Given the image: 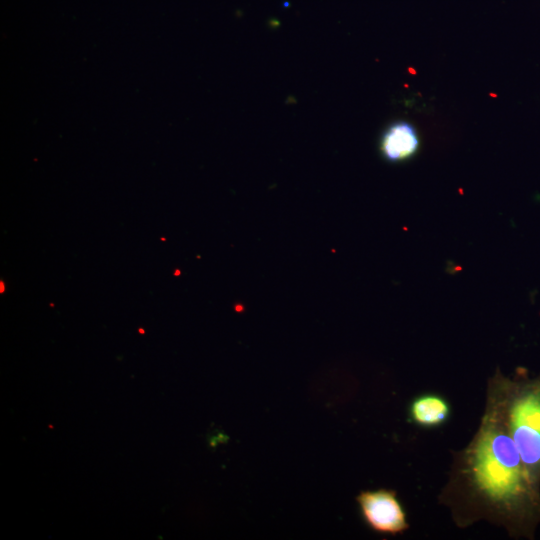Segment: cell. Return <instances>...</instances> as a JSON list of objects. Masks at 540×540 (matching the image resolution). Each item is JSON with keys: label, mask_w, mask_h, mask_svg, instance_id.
Masks as SVG:
<instances>
[{"label": "cell", "mask_w": 540, "mask_h": 540, "mask_svg": "<svg viewBox=\"0 0 540 540\" xmlns=\"http://www.w3.org/2000/svg\"><path fill=\"white\" fill-rule=\"evenodd\" d=\"M420 140L413 125L406 121L391 124L380 141L382 157L390 163H398L412 158L418 151Z\"/></svg>", "instance_id": "obj_4"}, {"label": "cell", "mask_w": 540, "mask_h": 540, "mask_svg": "<svg viewBox=\"0 0 540 540\" xmlns=\"http://www.w3.org/2000/svg\"><path fill=\"white\" fill-rule=\"evenodd\" d=\"M139 332L143 334V333H144V330H143V329H139Z\"/></svg>", "instance_id": "obj_6"}, {"label": "cell", "mask_w": 540, "mask_h": 540, "mask_svg": "<svg viewBox=\"0 0 540 540\" xmlns=\"http://www.w3.org/2000/svg\"><path fill=\"white\" fill-rule=\"evenodd\" d=\"M440 501L450 507L460 527L487 520L503 526L511 536H528L540 520V489L529 480L508 432L493 376L478 430L456 453Z\"/></svg>", "instance_id": "obj_1"}, {"label": "cell", "mask_w": 540, "mask_h": 540, "mask_svg": "<svg viewBox=\"0 0 540 540\" xmlns=\"http://www.w3.org/2000/svg\"><path fill=\"white\" fill-rule=\"evenodd\" d=\"M365 524L384 535L404 533L409 524L402 503L395 491L385 488L362 491L356 497Z\"/></svg>", "instance_id": "obj_3"}, {"label": "cell", "mask_w": 540, "mask_h": 540, "mask_svg": "<svg viewBox=\"0 0 540 540\" xmlns=\"http://www.w3.org/2000/svg\"><path fill=\"white\" fill-rule=\"evenodd\" d=\"M495 378L508 432L531 483L540 489V377L514 380L498 370Z\"/></svg>", "instance_id": "obj_2"}, {"label": "cell", "mask_w": 540, "mask_h": 540, "mask_svg": "<svg viewBox=\"0 0 540 540\" xmlns=\"http://www.w3.org/2000/svg\"><path fill=\"white\" fill-rule=\"evenodd\" d=\"M451 416L449 401L439 393L425 392L415 396L408 407L409 420L424 429L446 424Z\"/></svg>", "instance_id": "obj_5"}]
</instances>
